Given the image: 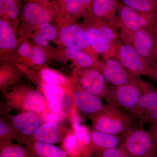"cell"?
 <instances>
[{
  "label": "cell",
  "mask_w": 157,
  "mask_h": 157,
  "mask_svg": "<svg viewBox=\"0 0 157 157\" xmlns=\"http://www.w3.org/2000/svg\"><path fill=\"white\" fill-rule=\"evenodd\" d=\"M74 81L82 89L98 97L105 98L110 86L100 69L88 67L73 69Z\"/></svg>",
  "instance_id": "6"
},
{
  "label": "cell",
  "mask_w": 157,
  "mask_h": 157,
  "mask_svg": "<svg viewBox=\"0 0 157 157\" xmlns=\"http://www.w3.org/2000/svg\"><path fill=\"white\" fill-rule=\"evenodd\" d=\"M32 42L24 37L20 36L17 40L16 63L31 67Z\"/></svg>",
  "instance_id": "29"
},
{
  "label": "cell",
  "mask_w": 157,
  "mask_h": 157,
  "mask_svg": "<svg viewBox=\"0 0 157 157\" xmlns=\"http://www.w3.org/2000/svg\"><path fill=\"white\" fill-rule=\"evenodd\" d=\"M92 0H56L53 2L57 14V29L76 23L83 18Z\"/></svg>",
  "instance_id": "12"
},
{
  "label": "cell",
  "mask_w": 157,
  "mask_h": 157,
  "mask_svg": "<svg viewBox=\"0 0 157 157\" xmlns=\"http://www.w3.org/2000/svg\"><path fill=\"white\" fill-rule=\"evenodd\" d=\"M92 157H131L119 147L95 152Z\"/></svg>",
  "instance_id": "35"
},
{
  "label": "cell",
  "mask_w": 157,
  "mask_h": 157,
  "mask_svg": "<svg viewBox=\"0 0 157 157\" xmlns=\"http://www.w3.org/2000/svg\"><path fill=\"white\" fill-rule=\"evenodd\" d=\"M0 157H36L25 146L11 141L0 143Z\"/></svg>",
  "instance_id": "28"
},
{
  "label": "cell",
  "mask_w": 157,
  "mask_h": 157,
  "mask_svg": "<svg viewBox=\"0 0 157 157\" xmlns=\"http://www.w3.org/2000/svg\"><path fill=\"white\" fill-rule=\"evenodd\" d=\"M20 20L21 28L36 26L46 22L56 25L57 14L53 1H28L21 8Z\"/></svg>",
  "instance_id": "4"
},
{
  "label": "cell",
  "mask_w": 157,
  "mask_h": 157,
  "mask_svg": "<svg viewBox=\"0 0 157 157\" xmlns=\"http://www.w3.org/2000/svg\"><path fill=\"white\" fill-rule=\"evenodd\" d=\"M58 36L56 44L59 47L82 51L98 59V54L91 46L84 29L81 24H72L58 29Z\"/></svg>",
  "instance_id": "8"
},
{
  "label": "cell",
  "mask_w": 157,
  "mask_h": 157,
  "mask_svg": "<svg viewBox=\"0 0 157 157\" xmlns=\"http://www.w3.org/2000/svg\"><path fill=\"white\" fill-rule=\"evenodd\" d=\"M117 12L120 29L126 32H134L143 29L150 31L157 14L140 13L122 3L119 5Z\"/></svg>",
  "instance_id": "9"
},
{
  "label": "cell",
  "mask_w": 157,
  "mask_h": 157,
  "mask_svg": "<svg viewBox=\"0 0 157 157\" xmlns=\"http://www.w3.org/2000/svg\"><path fill=\"white\" fill-rule=\"evenodd\" d=\"M150 32L151 33H154L157 34V13L155 19L154 24V25L153 26V27L151 30L150 31Z\"/></svg>",
  "instance_id": "40"
},
{
  "label": "cell",
  "mask_w": 157,
  "mask_h": 157,
  "mask_svg": "<svg viewBox=\"0 0 157 157\" xmlns=\"http://www.w3.org/2000/svg\"><path fill=\"white\" fill-rule=\"evenodd\" d=\"M4 92L5 101L11 108L22 112L36 113L39 115L49 110L42 93L30 86L17 85Z\"/></svg>",
  "instance_id": "1"
},
{
  "label": "cell",
  "mask_w": 157,
  "mask_h": 157,
  "mask_svg": "<svg viewBox=\"0 0 157 157\" xmlns=\"http://www.w3.org/2000/svg\"><path fill=\"white\" fill-rule=\"evenodd\" d=\"M117 57L132 73L147 76L157 82V63L147 61L130 45L121 42L118 47Z\"/></svg>",
  "instance_id": "7"
},
{
  "label": "cell",
  "mask_w": 157,
  "mask_h": 157,
  "mask_svg": "<svg viewBox=\"0 0 157 157\" xmlns=\"http://www.w3.org/2000/svg\"><path fill=\"white\" fill-rule=\"evenodd\" d=\"M152 34L154 40L155 56L157 62V34L154 33H152Z\"/></svg>",
  "instance_id": "39"
},
{
  "label": "cell",
  "mask_w": 157,
  "mask_h": 157,
  "mask_svg": "<svg viewBox=\"0 0 157 157\" xmlns=\"http://www.w3.org/2000/svg\"><path fill=\"white\" fill-rule=\"evenodd\" d=\"M18 140L36 157H69L63 149L52 144L23 136Z\"/></svg>",
  "instance_id": "22"
},
{
  "label": "cell",
  "mask_w": 157,
  "mask_h": 157,
  "mask_svg": "<svg viewBox=\"0 0 157 157\" xmlns=\"http://www.w3.org/2000/svg\"><path fill=\"white\" fill-rule=\"evenodd\" d=\"M39 87L43 92L48 109L52 112L67 114L65 110L67 102L73 101L72 88L59 85L47 83L40 80Z\"/></svg>",
  "instance_id": "15"
},
{
  "label": "cell",
  "mask_w": 157,
  "mask_h": 157,
  "mask_svg": "<svg viewBox=\"0 0 157 157\" xmlns=\"http://www.w3.org/2000/svg\"><path fill=\"white\" fill-rule=\"evenodd\" d=\"M72 94L74 105L78 112L85 117L92 119L103 109L105 105L101 99L82 89L71 76Z\"/></svg>",
  "instance_id": "16"
},
{
  "label": "cell",
  "mask_w": 157,
  "mask_h": 157,
  "mask_svg": "<svg viewBox=\"0 0 157 157\" xmlns=\"http://www.w3.org/2000/svg\"><path fill=\"white\" fill-rule=\"evenodd\" d=\"M91 120L94 130L115 135H121L133 124L127 113L108 104Z\"/></svg>",
  "instance_id": "3"
},
{
  "label": "cell",
  "mask_w": 157,
  "mask_h": 157,
  "mask_svg": "<svg viewBox=\"0 0 157 157\" xmlns=\"http://www.w3.org/2000/svg\"><path fill=\"white\" fill-rule=\"evenodd\" d=\"M22 1L0 0V18L7 21L16 33L19 27Z\"/></svg>",
  "instance_id": "24"
},
{
  "label": "cell",
  "mask_w": 157,
  "mask_h": 157,
  "mask_svg": "<svg viewBox=\"0 0 157 157\" xmlns=\"http://www.w3.org/2000/svg\"><path fill=\"white\" fill-rule=\"evenodd\" d=\"M91 137L94 152L119 147L121 135L107 134L90 129Z\"/></svg>",
  "instance_id": "25"
},
{
  "label": "cell",
  "mask_w": 157,
  "mask_h": 157,
  "mask_svg": "<svg viewBox=\"0 0 157 157\" xmlns=\"http://www.w3.org/2000/svg\"><path fill=\"white\" fill-rule=\"evenodd\" d=\"M25 75L16 63L11 62L0 63V89L5 91Z\"/></svg>",
  "instance_id": "23"
},
{
  "label": "cell",
  "mask_w": 157,
  "mask_h": 157,
  "mask_svg": "<svg viewBox=\"0 0 157 157\" xmlns=\"http://www.w3.org/2000/svg\"><path fill=\"white\" fill-rule=\"evenodd\" d=\"M41 81L47 83H52L59 85L65 87L72 88L71 77H67L57 70L45 67L38 71Z\"/></svg>",
  "instance_id": "27"
},
{
  "label": "cell",
  "mask_w": 157,
  "mask_h": 157,
  "mask_svg": "<svg viewBox=\"0 0 157 157\" xmlns=\"http://www.w3.org/2000/svg\"><path fill=\"white\" fill-rule=\"evenodd\" d=\"M72 129L78 139L81 146L82 157H92L94 153L90 129L82 122V119L75 105L72 108L70 116Z\"/></svg>",
  "instance_id": "18"
},
{
  "label": "cell",
  "mask_w": 157,
  "mask_h": 157,
  "mask_svg": "<svg viewBox=\"0 0 157 157\" xmlns=\"http://www.w3.org/2000/svg\"><path fill=\"white\" fill-rule=\"evenodd\" d=\"M119 147L131 157H157V143L142 127L131 126L121 135Z\"/></svg>",
  "instance_id": "2"
},
{
  "label": "cell",
  "mask_w": 157,
  "mask_h": 157,
  "mask_svg": "<svg viewBox=\"0 0 157 157\" xmlns=\"http://www.w3.org/2000/svg\"><path fill=\"white\" fill-rule=\"evenodd\" d=\"M119 4L116 0H92L82 22L98 21L118 29L120 27L116 14Z\"/></svg>",
  "instance_id": "13"
},
{
  "label": "cell",
  "mask_w": 157,
  "mask_h": 157,
  "mask_svg": "<svg viewBox=\"0 0 157 157\" xmlns=\"http://www.w3.org/2000/svg\"><path fill=\"white\" fill-rule=\"evenodd\" d=\"M82 26L84 29L86 36L91 46L98 54L102 56L104 55V51L102 47L99 23L97 21L82 22Z\"/></svg>",
  "instance_id": "26"
},
{
  "label": "cell",
  "mask_w": 157,
  "mask_h": 157,
  "mask_svg": "<svg viewBox=\"0 0 157 157\" xmlns=\"http://www.w3.org/2000/svg\"><path fill=\"white\" fill-rule=\"evenodd\" d=\"M40 116L33 112H21L12 118L11 123L18 132V136L31 137L41 125Z\"/></svg>",
  "instance_id": "20"
},
{
  "label": "cell",
  "mask_w": 157,
  "mask_h": 157,
  "mask_svg": "<svg viewBox=\"0 0 157 157\" xmlns=\"http://www.w3.org/2000/svg\"><path fill=\"white\" fill-rule=\"evenodd\" d=\"M17 40L16 33L11 25L0 18V63H16Z\"/></svg>",
  "instance_id": "17"
},
{
  "label": "cell",
  "mask_w": 157,
  "mask_h": 157,
  "mask_svg": "<svg viewBox=\"0 0 157 157\" xmlns=\"http://www.w3.org/2000/svg\"><path fill=\"white\" fill-rule=\"evenodd\" d=\"M39 116L42 120H44L46 122L59 124L64 120L68 116L69 117V116L64 113H56L51 111L49 109Z\"/></svg>",
  "instance_id": "36"
},
{
  "label": "cell",
  "mask_w": 157,
  "mask_h": 157,
  "mask_svg": "<svg viewBox=\"0 0 157 157\" xmlns=\"http://www.w3.org/2000/svg\"><path fill=\"white\" fill-rule=\"evenodd\" d=\"M121 3L140 13H157V0H123Z\"/></svg>",
  "instance_id": "32"
},
{
  "label": "cell",
  "mask_w": 157,
  "mask_h": 157,
  "mask_svg": "<svg viewBox=\"0 0 157 157\" xmlns=\"http://www.w3.org/2000/svg\"><path fill=\"white\" fill-rule=\"evenodd\" d=\"M100 61V70L108 83L113 86L138 82L141 79L140 76L128 70L116 57H102Z\"/></svg>",
  "instance_id": "10"
},
{
  "label": "cell",
  "mask_w": 157,
  "mask_h": 157,
  "mask_svg": "<svg viewBox=\"0 0 157 157\" xmlns=\"http://www.w3.org/2000/svg\"><path fill=\"white\" fill-rule=\"evenodd\" d=\"M51 60L45 48L32 43L31 67L38 71L42 68L48 67Z\"/></svg>",
  "instance_id": "30"
},
{
  "label": "cell",
  "mask_w": 157,
  "mask_h": 157,
  "mask_svg": "<svg viewBox=\"0 0 157 157\" xmlns=\"http://www.w3.org/2000/svg\"><path fill=\"white\" fill-rule=\"evenodd\" d=\"M36 27L39 33L48 41L55 43L58 36V29L56 25L46 22L36 26Z\"/></svg>",
  "instance_id": "34"
},
{
  "label": "cell",
  "mask_w": 157,
  "mask_h": 157,
  "mask_svg": "<svg viewBox=\"0 0 157 157\" xmlns=\"http://www.w3.org/2000/svg\"><path fill=\"white\" fill-rule=\"evenodd\" d=\"M157 122V104L149 110L142 117L137 127H142L145 124H154Z\"/></svg>",
  "instance_id": "37"
},
{
  "label": "cell",
  "mask_w": 157,
  "mask_h": 157,
  "mask_svg": "<svg viewBox=\"0 0 157 157\" xmlns=\"http://www.w3.org/2000/svg\"><path fill=\"white\" fill-rule=\"evenodd\" d=\"M121 38L124 44L132 46L140 56L147 61L157 63L152 34L146 29L134 32L121 30Z\"/></svg>",
  "instance_id": "14"
},
{
  "label": "cell",
  "mask_w": 157,
  "mask_h": 157,
  "mask_svg": "<svg viewBox=\"0 0 157 157\" xmlns=\"http://www.w3.org/2000/svg\"><path fill=\"white\" fill-rule=\"evenodd\" d=\"M62 146L69 157H82L81 146L72 129L62 140Z\"/></svg>",
  "instance_id": "31"
},
{
  "label": "cell",
  "mask_w": 157,
  "mask_h": 157,
  "mask_svg": "<svg viewBox=\"0 0 157 157\" xmlns=\"http://www.w3.org/2000/svg\"><path fill=\"white\" fill-rule=\"evenodd\" d=\"M70 129H67L60 124L45 122L42 124L32 137L38 141L54 144L63 140Z\"/></svg>",
  "instance_id": "21"
},
{
  "label": "cell",
  "mask_w": 157,
  "mask_h": 157,
  "mask_svg": "<svg viewBox=\"0 0 157 157\" xmlns=\"http://www.w3.org/2000/svg\"><path fill=\"white\" fill-rule=\"evenodd\" d=\"M18 132L11 123L6 119L0 120V143L11 141L14 139H19Z\"/></svg>",
  "instance_id": "33"
},
{
  "label": "cell",
  "mask_w": 157,
  "mask_h": 157,
  "mask_svg": "<svg viewBox=\"0 0 157 157\" xmlns=\"http://www.w3.org/2000/svg\"><path fill=\"white\" fill-rule=\"evenodd\" d=\"M142 94L138 102L137 108L130 116L133 124H138L147 111L157 104V88L153 85L144 81L140 82Z\"/></svg>",
  "instance_id": "19"
},
{
  "label": "cell",
  "mask_w": 157,
  "mask_h": 157,
  "mask_svg": "<svg viewBox=\"0 0 157 157\" xmlns=\"http://www.w3.org/2000/svg\"><path fill=\"white\" fill-rule=\"evenodd\" d=\"M48 52L51 59L57 61H71L74 66L73 69L88 67L101 69V63L98 59L91 56L81 50L63 47L49 46L44 48Z\"/></svg>",
  "instance_id": "11"
},
{
  "label": "cell",
  "mask_w": 157,
  "mask_h": 157,
  "mask_svg": "<svg viewBox=\"0 0 157 157\" xmlns=\"http://www.w3.org/2000/svg\"><path fill=\"white\" fill-rule=\"evenodd\" d=\"M140 81L119 86H110L105 97L107 104L115 106L130 116L132 115L137 108L142 94L139 84Z\"/></svg>",
  "instance_id": "5"
},
{
  "label": "cell",
  "mask_w": 157,
  "mask_h": 157,
  "mask_svg": "<svg viewBox=\"0 0 157 157\" xmlns=\"http://www.w3.org/2000/svg\"><path fill=\"white\" fill-rule=\"evenodd\" d=\"M149 132L157 143V122L151 124V128Z\"/></svg>",
  "instance_id": "38"
}]
</instances>
